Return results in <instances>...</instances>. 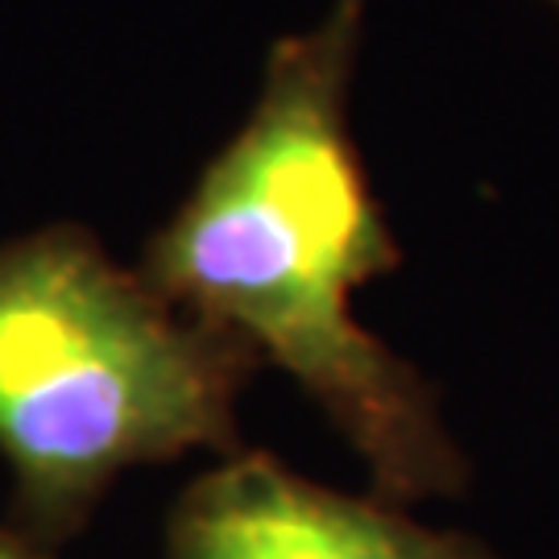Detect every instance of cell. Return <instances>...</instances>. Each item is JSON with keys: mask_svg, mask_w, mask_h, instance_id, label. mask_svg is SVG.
I'll use <instances>...</instances> for the list:
<instances>
[{"mask_svg": "<svg viewBox=\"0 0 559 559\" xmlns=\"http://www.w3.org/2000/svg\"><path fill=\"white\" fill-rule=\"evenodd\" d=\"M0 559H50V551L29 543L17 531H0Z\"/></svg>", "mask_w": 559, "mask_h": 559, "instance_id": "cell-4", "label": "cell"}, {"mask_svg": "<svg viewBox=\"0 0 559 559\" xmlns=\"http://www.w3.org/2000/svg\"><path fill=\"white\" fill-rule=\"evenodd\" d=\"M166 559H498L464 535L431 531L394 501L348 498L237 452L191 480L170 510Z\"/></svg>", "mask_w": 559, "mask_h": 559, "instance_id": "cell-3", "label": "cell"}, {"mask_svg": "<svg viewBox=\"0 0 559 559\" xmlns=\"http://www.w3.org/2000/svg\"><path fill=\"white\" fill-rule=\"evenodd\" d=\"M258 353L59 224L0 245V452L13 531L67 543L104 489L195 448L237 452Z\"/></svg>", "mask_w": 559, "mask_h": 559, "instance_id": "cell-2", "label": "cell"}, {"mask_svg": "<svg viewBox=\"0 0 559 559\" xmlns=\"http://www.w3.org/2000/svg\"><path fill=\"white\" fill-rule=\"evenodd\" d=\"M556 4H559V0H556Z\"/></svg>", "mask_w": 559, "mask_h": 559, "instance_id": "cell-5", "label": "cell"}, {"mask_svg": "<svg viewBox=\"0 0 559 559\" xmlns=\"http://www.w3.org/2000/svg\"><path fill=\"white\" fill-rule=\"evenodd\" d=\"M365 0L265 62L240 133L150 240L145 278L299 381L353 443L385 501L460 493L468 464L415 365L365 332L353 299L399 270V240L348 138V75Z\"/></svg>", "mask_w": 559, "mask_h": 559, "instance_id": "cell-1", "label": "cell"}]
</instances>
